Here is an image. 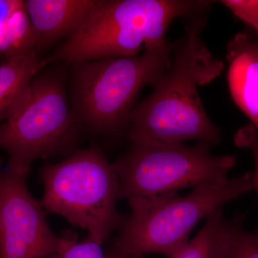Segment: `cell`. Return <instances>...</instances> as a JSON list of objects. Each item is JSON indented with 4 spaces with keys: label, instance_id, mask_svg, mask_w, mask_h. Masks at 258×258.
<instances>
[{
    "label": "cell",
    "instance_id": "3957f363",
    "mask_svg": "<svg viewBox=\"0 0 258 258\" xmlns=\"http://www.w3.org/2000/svg\"><path fill=\"white\" fill-rule=\"evenodd\" d=\"M252 189V173L201 185L184 197L175 195L128 200L130 215L105 251L108 258L158 253L170 258L189 242L199 222Z\"/></svg>",
    "mask_w": 258,
    "mask_h": 258
},
{
    "label": "cell",
    "instance_id": "e0dca14e",
    "mask_svg": "<svg viewBox=\"0 0 258 258\" xmlns=\"http://www.w3.org/2000/svg\"><path fill=\"white\" fill-rule=\"evenodd\" d=\"M237 147L246 148L252 152L254 159V172L252 173V189L258 195V132L252 124L240 128L235 136Z\"/></svg>",
    "mask_w": 258,
    "mask_h": 258
},
{
    "label": "cell",
    "instance_id": "5bb4252c",
    "mask_svg": "<svg viewBox=\"0 0 258 258\" xmlns=\"http://www.w3.org/2000/svg\"><path fill=\"white\" fill-rule=\"evenodd\" d=\"M242 215L234 217V228L226 258H258V230L249 232L242 227Z\"/></svg>",
    "mask_w": 258,
    "mask_h": 258
},
{
    "label": "cell",
    "instance_id": "7c38bea8",
    "mask_svg": "<svg viewBox=\"0 0 258 258\" xmlns=\"http://www.w3.org/2000/svg\"><path fill=\"white\" fill-rule=\"evenodd\" d=\"M45 66V59L38 54L16 56L0 64V123L9 116L32 80Z\"/></svg>",
    "mask_w": 258,
    "mask_h": 258
},
{
    "label": "cell",
    "instance_id": "277c9868",
    "mask_svg": "<svg viewBox=\"0 0 258 258\" xmlns=\"http://www.w3.org/2000/svg\"><path fill=\"white\" fill-rule=\"evenodd\" d=\"M172 49L167 40L134 57L71 64V109L81 128L106 136L127 130L137 97L165 73Z\"/></svg>",
    "mask_w": 258,
    "mask_h": 258
},
{
    "label": "cell",
    "instance_id": "8fae6325",
    "mask_svg": "<svg viewBox=\"0 0 258 258\" xmlns=\"http://www.w3.org/2000/svg\"><path fill=\"white\" fill-rule=\"evenodd\" d=\"M41 51L25 1L0 0V53L5 60Z\"/></svg>",
    "mask_w": 258,
    "mask_h": 258
},
{
    "label": "cell",
    "instance_id": "ffe728a7",
    "mask_svg": "<svg viewBox=\"0 0 258 258\" xmlns=\"http://www.w3.org/2000/svg\"><path fill=\"white\" fill-rule=\"evenodd\" d=\"M3 56L1 55V53H0V59L3 58Z\"/></svg>",
    "mask_w": 258,
    "mask_h": 258
},
{
    "label": "cell",
    "instance_id": "6da1fadb",
    "mask_svg": "<svg viewBox=\"0 0 258 258\" xmlns=\"http://www.w3.org/2000/svg\"><path fill=\"white\" fill-rule=\"evenodd\" d=\"M205 25L203 18L193 19L173 43L170 66L131 113L129 140L166 144L195 140L210 147L220 143L221 131L205 111L199 88L221 76L225 66L202 38Z\"/></svg>",
    "mask_w": 258,
    "mask_h": 258
},
{
    "label": "cell",
    "instance_id": "4fadbf2b",
    "mask_svg": "<svg viewBox=\"0 0 258 258\" xmlns=\"http://www.w3.org/2000/svg\"><path fill=\"white\" fill-rule=\"evenodd\" d=\"M206 222L195 238L170 258H226L230 249L234 220L224 217L219 208L206 217Z\"/></svg>",
    "mask_w": 258,
    "mask_h": 258
},
{
    "label": "cell",
    "instance_id": "30bf717a",
    "mask_svg": "<svg viewBox=\"0 0 258 258\" xmlns=\"http://www.w3.org/2000/svg\"><path fill=\"white\" fill-rule=\"evenodd\" d=\"M98 0H27L25 7L42 50L79 32Z\"/></svg>",
    "mask_w": 258,
    "mask_h": 258
},
{
    "label": "cell",
    "instance_id": "9c48e42d",
    "mask_svg": "<svg viewBox=\"0 0 258 258\" xmlns=\"http://www.w3.org/2000/svg\"><path fill=\"white\" fill-rule=\"evenodd\" d=\"M229 89L234 101L258 132V39L239 32L227 46Z\"/></svg>",
    "mask_w": 258,
    "mask_h": 258
},
{
    "label": "cell",
    "instance_id": "d6986e66",
    "mask_svg": "<svg viewBox=\"0 0 258 258\" xmlns=\"http://www.w3.org/2000/svg\"><path fill=\"white\" fill-rule=\"evenodd\" d=\"M132 258H145L144 256H138V257H132Z\"/></svg>",
    "mask_w": 258,
    "mask_h": 258
},
{
    "label": "cell",
    "instance_id": "ac0fdd59",
    "mask_svg": "<svg viewBox=\"0 0 258 258\" xmlns=\"http://www.w3.org/2000/svg\"><path fill=\"white\" fill-rule=\"evenodd\" d=\"M2 171H3V161L0 159V174H1Z\"/></svg>",
    "mask_w": 258,
    "mask_h": 258
},
{
    "label": "cell",
    "instance_id": "9a60e30c",
    "mask_svg": "<svg viewBox=\"0 0 258 258\" xmlns=\"http://www.w3.org/2000/svg\"><path fill=\"white\" fill-rule=\"evenodd\" d=\"M102 245L88 237L79 242L77 236L69 232L60 250L47 258H108Z\"/></svg>",
    "mask_w": 258,
    "mask_h": 258
},
{
    "label": "cell",
    "instance_id": "52a82bcc",
    "mask_svg": "<svg viewBox=\"0 0 258 258\" xmlns=\"http://www.w3.org/2000/svg\"><path fill=\"white\" fill-rule=\"evenodd\" d=\"M112 166L118 179V200L154 198L180 189L222 182L235 166L234 156H215L208 144L130 141Z\"/></svg>",
    "mask_w": 258,
    "mask_h": 258
},
{
    "label": "cell",
    "instance_id": "ba28073f",
    "mask_svg": "<svg viewBox=\"0 0 258 258\" xmlns=\"http://www.w3.org/2000/svg\"><path fill=\"white\" fill-rule=\"evenodd\" d=\"M29 174L10 167L0 174V258H47L63 244L29 191Z\"/></svg>",
    "mask_w": 258,
    "mask_h": 258
},
{
    "label": "cell",
    "instance_id": "8992f818",
    "mask_svg": "<svg viewBox=\"0 0 258 258\" xmlns=\"http://www.w3.org/2000/svg\"><path fill=\"white\" fill-rule=\"evenodd\" d=\"M82 128L75 118L63 71L39 72L0 123V149L8 167L30 172L34 161L72 154Z\"/></svg>",
    "mask_w": 258,
    "mask_h": 258
},
{
    "label": "cell",
    "instance_id": "5b68a950",
    "mask_svg": "<svg viewBox=\"0 0 258 258\" xmlns=\"http://www.w3.org/2000/svg\"><path fill=\"white\" fill-rule=\"evenodd\" d=\"M40 178L45 212L86 230L98 243H104L124 222L116 208L118 176L98 148L76 151L60 162L43 166Z\"/></svg>",
    "mask_w": 258,
    "mask_h": 258
},
{
    "label": "cell",
    "instance_id": "7a4b0ae2",
    "mask_svg": "<svg viewBox=\"0 0 258 258\" xmlns=\"http://www.w3.org/2000/svg\"><path fill=\"white\" fill-rule=\"evenodd\" d=\"M212 1L98 0L82 28L50 56L69 64L140 55L162 45L177 18L195 19L208 11Z\"/></svg>",
    "mask_w": 258,
    "mask_h": 258
},
{
    "label": "cell",
    "instance_id": "2e32d148",
    "mask_svg": "<svg viewBox=\"0 0 258 258\" xmlns=\"http://www.w3.org/2000/svg\"><path fill=\"white\" fill-rule=\"evenodd\" d=\"M220 3L253 29L258 39V0H222Z\"/></svg>",
    "mask_w": 258,
    "mask_h": 258
}]
</instances>
